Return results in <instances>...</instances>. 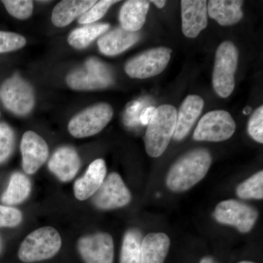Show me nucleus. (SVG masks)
Instances as JSON below:
<instances>
[{
	"mask_svg": "<svg viewBox=\"0 0 263 263\" xmlns=\"http://www.w3.org/2000/svg\"><path fill=\"white\" fill-rule=\"evenodd\" d=\"M183 34L195 38L208 25L207 1L183 0L181 2Z\"/></svg>",
	"mask_w": 263,
	"mask_h": 263,
	"instance_id": "obj_14",
	"label": "nucleus"
},
{
	"mask_svg": "<svg viewBox=\"0 0 263 263\" xmlns=\"http://www.w3.org/2000/svg\"><path fill=\"white\" fill-rule=\"evenodd\" d=\"M156 108L155 107L151 106L143 109L140 115V122L144 125H148L151 119L153 117L155 113Z\"/></svg>",
	"mask_w": 263,
	"mask_h": 263,
	"instance_id": "obj_33",
	"label": "nucleus"
},
{
	"mask_svg": "<svg viewBox=\"0 0 263 263\" xmlns=\"http://www.w3.org/2000/svg\"><path fill=\"white\" fill-rule=\"evenodd\" d=\"M95 0H65L54 7L52 11V23L56 27L69 25L79 15H82L96 4Z\"/></svg>",
	"mask_w": 263,
	"mask_h": 263,
	"instance_id": "obj_19",
	"label": "nucleus"
},
{
	"mask_svg": "<svg viewBox=\"0 0 263 263\" xmlns=\"http://www.w3.org/2000/svg\"><path fill=\"white\" fill-rule=\"evenodd\" d=\"M236 124L234 119L224 110H212L202 117L194 133L195 141L220 142L233 136Z\"/></svg>",
	"mask_w": 263,
	"mask_h": 263,
	"instance_id": "obj_8",
	"label": "nucleus"
},
{
	"mask_svg": "<svg viewBox=\"0 0 263 263\" xmlns=\"http://www.w3.org/2000/svg\"><path fill=\"white\" fill-rule=\"evenodd\" d=\"M203 105V99L198 95H189L183 100L179 113L177 112L176 129L173 136L174 140L181 141L187 136L201 114Z\"/></svg>",
	"mask_w": 263,
	"mask_h": 263,
	"instance_id": "obj_15",
	"label": "nucleus"
},
{
	"mask_svg": "<svg viewBox=\"0 0 263 263\" xmlns=\"http://www.w3.org/2000/svg\"><path fill=\"white\" fill-rule=\"evenodd\" d=\"M171 50L165 47L152 48L135 57L126 64V72L133 79H145L161 72L168 65Z\"/></svg>",
	"mask_w": 263,
	"mask_h": 263,
	"instance_id": "obj_9",
	"label": "nucleus"
},
{
	"mask_svg": "<svg viewBox=\"0 0 263 263\" xmlns=\"http://www.w3.org/2000/svg\"><path fill=\"white\" fill-rule=\"evenodd\" d=\"M22 220V214L14 208L0 205V228H13Z\"/></svg>",
	"mask_w": 263,
	"mask_h": 263,
	"instance_id": "obj_32",
	"label": "nucleus"
},
{
	"mask_svg": "<svg viewBox=\"0 0 263 263\" xmlns=\"http://www.w3.org/2000/svg\"><path fill=\"white\" fill-rule=\"evenodd\" d=\"M113 115V108L109 104H97L71 119L68 124L69 133L78 138L95 136L106 127Z\"/></svg>",
	"mask_w": 263,
	"mask_h": 263,
	"instance_id": "obj_6",
	"label": "nucleus"
},
{
	"mask_svg": "<svg viewBox=\"0 0 263 263\" xmlns=\"http://www.w3.org/2000/svg\"><path fill=\"white\" fill-rule=\"evenodd\" d=\"M139 38L138 33L128 32L122 27H119L103 34L98 40V45L103 54L116 56L130 48Z\"/></svg>",
	"mask_w": 263,
	"mask_h": 263,
	"instance_id": "obj_18",
	"label": "nucleus"
},
{
	"mask_svg": "<svg viewBox=\"0 0 263 263\" xmlns=\"http://www.w3.org/2000/svg\"><path fill=\"white\" fill-rule=\"evenodd\" d=\"M214 216L221 224L235 227L240 233H248L253 228L258 212L247 204L228 200L218 204Z\"/></svg>",
	"mask_w": 263,
	"mask_h": 263,
	"instance_id": "obj_10",
	"label": "nucleus"
},
{
	"mask_svg": "<svg viewBox=\"0 0 263 263\" xmlns=\"http://www.w3.org/2000/svg\"><path fill=\"white\" fill-rule=\"evenodd\" d=\"M81 160L74 148L61 147L54 152L49 162L48 168L62 181H69L75 177L79 171Z\"/></svg>",
	"mask_w": 263,
	"mask_h": 263,
	"instance_id": "obj_16",
	"label": "nucleus"
},
{
	"mask_svg": "<svg viewBox=\"0 0 263 263\" xmlns=\"http://www.w3.org/2000/svg\"><path fill=\"white\" fill-rule=\"evenodd\" d=\"M78 249L85 263H113L114 240L108 233H99L82 237Z\"/></svg>",
	"mask_w": 263,
	"mask_h": 263,
	"instance_id": "obj_12",
	"label": "nucleus"
},
{
	"mask_svg": "<svg viewBox=\"0 0 263 263\" xmlns=\"http://www.w3.org/2000/svg\"><path fill=\"white\" fill-rule=\"evenodd\" d=\"M251 111H252V108H251V107H247V108H245V110H243V113H245L246 115L250 114Z\"/></svg>",
	"mask_w": 263,
	"mask_h": 263,
	"instance_id": "obj_36",
	"label": "nucleus"
},
{
	"mask_svg": "<svg viewBox=\"0 0 263 263\" xmlns=\"http://www.w3.org/2000/svg\"><path fill=\"white\" fill-rule=\"evenodd\" d=\"M31 191V183L28 178L21 173L11 176L9 185L1 197L2 202L6 205H16L28 197Z\"/></svg>",
	"mask_w": 263,
	"mask_h": 263,
	"instance_id": "obj_23",
	"label": "nucleus"
},
{
	"mask_svg": "<svg viewBox=\"0 0 263 263\" xmlns=\"http://www.w3.org/2000/svg\"><path fill=\"white\" fill-rule=\"evenodd\" d=\"M0 100L5 108L18 116L27 115L35 102L32 86L18 76L7 79L1 85Z\"/></svg>",
	"mask_w": 263,
	"mask_h": 263,
	"instance_id": "obj_7",
	"label": "nucleus"
},
{
	"mask_svg": "<svg viewBox=\"0 0 263 263\" xmlns=\"http://www.w3.org/2000/svg\"><path fill=\"white\" fill-rule=\"evenodd\" d=\"M67 83L76 90L105 89L113 84L114 76L105 63L98 59L91 58L84 67L67 76Z\"/></svg>",
	"mask_w": 263,
	"mask_h": 263,
	"instance_id": "obj_5",
	"label": "nucleus"
},
{
	"mask_svg": "<svg viewBox=\"0 0 263 263\" xmlns=\"http://www.w3.org/2000/svg\"><path fill=\"white\" fill-rule=\"evenodd\" d=\"M263 172L259 171L240 183L236 190L237 195L243 199L263 198Z\"/></svg>",
	"mask_w": 263,
	"mask_h": 263,
	"instance_id": "obj_26",
	"label": "nucleus"
},
{
	"mask_svg": "<svg viewBox=\"0 0 263 263\" xmlns=\"http://www.w3.org/2000/svg\"><path fill=\"white\" fill-rule=\"evenodd\" d=\"M238 52L233 43L226 41L216 52L213 71V86L221 98L229 97L235 88V73L238 66Z\"/></svg>",
	"mask_w": 263,
	"mask_h": 263,
	"instance_id": "obj_4",
	"label": "nucleus"
},
{
	"mask_svg": "<svg viewBox=\"0 0 263 263\" xmlns=\"http://www.w3.org/2000/svg\"><path fill=\"white\" fill-rule=\"evenodd\" d=\"M171 240L163 233H151L142 240L141 263H164Z\"/></svg>",
	"mask_w": 263,
	"mask_h": 263,
	"instance_id": "obj_22",
	"label": "nucleus"
},
{
	"mask_svg": "<svg viewBox=\"0 0 263 263\" xmlns=\"http://www.w3.org/2000/svg\"><path fill=\"white\" fill-rule=\"evenodd\" d=\"M105 161L102 159L91 162L86 173L74 183V193L78 200H85L97 193L106 176Z\"/></svg>",
	"mask_w": 263,
	"mask_h": 263,
	"instance_id": "obj_17",
	"label": "nucleus"
},
{
	"mask_svg": "<svg viewBox=\"0 0 263 263\" xmlns=\"http://www.w3.org/2000/svg\"><path fill=\"white\" fill-rule=\"evenodd\" d=\"M239 0H210L208 2L207 11L209 16L221 26L238 23L243 17Z\"/></svg>",
	"mask_w": 263,
	"mask_h": 263,
	"instance_id": "obj_20",
	"label": "nucleus"
},
{
	"mask_svg": "<svg viewBox=\"0 0 263 263\" xmlns=\"http://www.w3.org/2000/svg\"><path fill=\"white\" fill-rule=\"evenodd\" d=\"M22 166L27 174H33L45 163L48 157L47 143L33 131L23 135L21 142Z\"/></svg>",
	"mask_w": 263,
	"mask_h": 263,
	"instance_id": "obj_13",
	"label": "nucleus"
},
{
	"mask_svg": "<svg viewBox=\"0 0 263 263\" xmlns=\"http://www.w3.org/2000/svg\"><path fill=\"white\" fill-rule=\"evenodd\" d=\"M150 3H154L158 8H162L165 5L166 2L164 0H154L149 1Z\"/></svg>",
	"mask_w": 263,
	"mask_h": 263,
	"instance_id": "obj_34",
	"label": "nucleus"
},
{
	"mask_svg": "<svg viewBox=\"0 0 263 263\" xmlns=\"http://www.w3.org/2000/svg\"><path fill=\"white\" fill-rule=\"evenodd\" d=\"M15 136L8 124L0 123V164L8 160L13 152Z\"/></svg>",
	"mask_w": 263,
	"mask_h": 263,
	"instance_id": "obj_27",
	"label": "nucleus"
},
{
	"mask_svg": "<svg viewBox=\"0 0 263 263\" xmlns=\"http://www.w3.org/2000/svg\"><path fill=\"white\" fill-rule=\"evenodd\" d=\"M200 263H217L212 257H205L200 260Z\"/></svg>",
	"mask_w": 263,
	"mask_h": 263,
	"instance_id": "obj_35",
	"label": "nucleus"
},
{
	"mask_svg": "<svg viewBox=\"0 0 263 263\" xmlns=\"http://www.w3.org/2000/svg\"><path fill=\"white\" fill-rule=\"evenodd\" d=\"M142 235L138 230L127 231L123 239L120 262L141 263Z\"/></svg>",
	"mask_w": 263,
	"mask_h": 263,
	"instance_id": "obj_25",
	"label": "nucleus"
},
{
	"mask_svg": "<svg viewBox=\"0 0 263 263\" xmlns=\"http://www.w3.org/2000/svg\"><path fill=\"white\" fill-rule=\"evenodd\" d=\"M1 249H2V241H1V239H0V252H1Z\"/></svg>",
	"mask_w": 263,
	"mask_h": 263,
	"instance_id": "obj_38",
	"label": "nucleus"
},
{
	"mask_svg": "<svg viewBox=\"0 0 263 263\" xmlns=\"http://www.w3.org/2000/svg\"><path fill=\"white\" fill-rule=\"evenodd\" d=\"M108 24H88L85 27L75 29L69 35V44L76 49H83L104 34L109 29Z\"/></svg>",
	"mask_w": 263,
	"mask_h": 263,
	"instance_id": "obj_24",
	"label": "nucleus"
},
{
	"mask_svg": "<svg viewBox=\"0 0 263 263\" xmlns=\"http://www.w3.org/2000/svg\"><path fill=\"white\" fill-rule=\"evenodd\" d=\"M177 110L171 105H160L147 127L144 137L145 148L152 157L163 155L174 136L176 125Z\"/></svg>",
	"mask_w": 263,
	"mask_h": 263,
	"instance_id": "obj_2",
	"label": "nucleus"
},
{
	"mask_svg": "<svg viewBox=\"0 0 263 263\" xmlns=\"http://www.w3.org/2000/svg\"><path fill=\"white\" fill-rule=\"evenodd\" d=\"M209 151L198 148L182 156L170 170L166 183L171 191H186L201 181L212 164Z\"/></svg>",
	"mask_w": 263,
	"mask_h": 263,
	"instance_id": "obj_1",
	"label": "nucleus"
},
{
	"mask_svg": "<svg viewBox=\"0 0 263 263\" xmlns=\"http://www.w3.org/2000/svg\"><path fill=\"white\" fill-rule=\"evenodd\" d=\"M249 136L259 143H263V106L261 105L252 114L248 124Z\"/></svg>",
	"mask_w": 263,
	"mask_h": 263,
	"instance_id": "obj_31",
	"label": "nucleus"
},
{
	"mask_svg": "<svg viewBox=\"0 0 263 263\" xmlns=\"http://www.w3.org/2000/svg\"><path fill=\"white\" fill-rule=\"evenodd\" d=\"M117 3L118 1H113V0H102V1L97 2L96 4L93 5L88 11L81 15L79 20V24L94 23L99 19L103 18L104 15L108 11L109 8Z\"/></svg>",
	"mask_w": 263,
	"mask_h": 263,
	"instance_id": "obj_29",
	"label": "nucleus"
},
{
	"mask_svg": "<svg viewBox=\"0 0 263 263\" xmlns=\"http://www.w3.org/2000/svg\"><path fill=\"white\" fill-rule=\"evenodd\" d=\"M12 16L24 20L32 15L33 2L29 0H4L2 2Z\"/></svg>",
	"mask_w": 263,
	"mask_h": 263,
	"instance_id": "obj_28",
	"label": "nucleus"
},
{
	"mask_svg": "<svg viewBox=\"0 0 263 263\" xmlns=\"http://www.w3.org/2000/svg\"><path fill=\"white\" fill-rule=\"evenodd\" d=\"M239 263H254V262H250V261H243V262H240Z\"/></svg>",
	"mask_w": 263,
	"mask_h": 263,
	"instance_id": "obj_37",
	"label": "nucleus"
},
{
	"mask_svg": "<svg viewBox=\"0 0 263 263\" xmlns=\"http://www.w3.org/2000/svg\"><path fill=\"white\" fill-rule=\"evenodd\" d=\"M26 39L14 32L0 31V53L16 51L26 45Z\"/></svg>",
	"mask_w": 263,
	"mask_h": 263,
	"instance_id": "obj_30",
	"label": "nucleus"
},
{
	"mask_svg": "<svg viewBox=\"0 0 263 263\" xmlns=\"http://www.w3.org/2000/svg\"><path fill=\"white\" fill-rule=\"evenodd\" d=\"M130 200V192L117 173L107 176L93 198L95 205L103 210L125 206Z\"/></svg>",
	"mask_w": 263,
	"mask_h": 263,
	"instance_id": "obj_11",
	"label": "nucleus"
},
{
	"mask_svg": "<svg viewBox=\"0 0 263 263\" xmlns=\"http://www.w3.org/2000/svg\"><path fill=\"white\" fill-rule=\"evenodd\" d=\"M62 239L51 227L34 230L26 237L18 250V257L24 262H34L51 258L61 248Z\"/></svg>",
	"mask_w": 263,
	"mask_h": 263,
	"instance_id": "obj_3",
	"label": "nucleus"
},
{
	"mask_svg": "<svg viewBox=\"0 0 263 263\" xmlns=\"http://www.w3.org/2000/svg\"><path fill=\"white\" fill-rule=\"evenodd\" d=\"M149 5V2L143 0L125 2L119 13V21L122 28L131 32L139 31L146 22Z\"/></svg>",
	"mask_w": 263,
	"mask_h": 263,
	"instance_id": "obj_21",
	"label": "nucleus"
}]
</instances>
